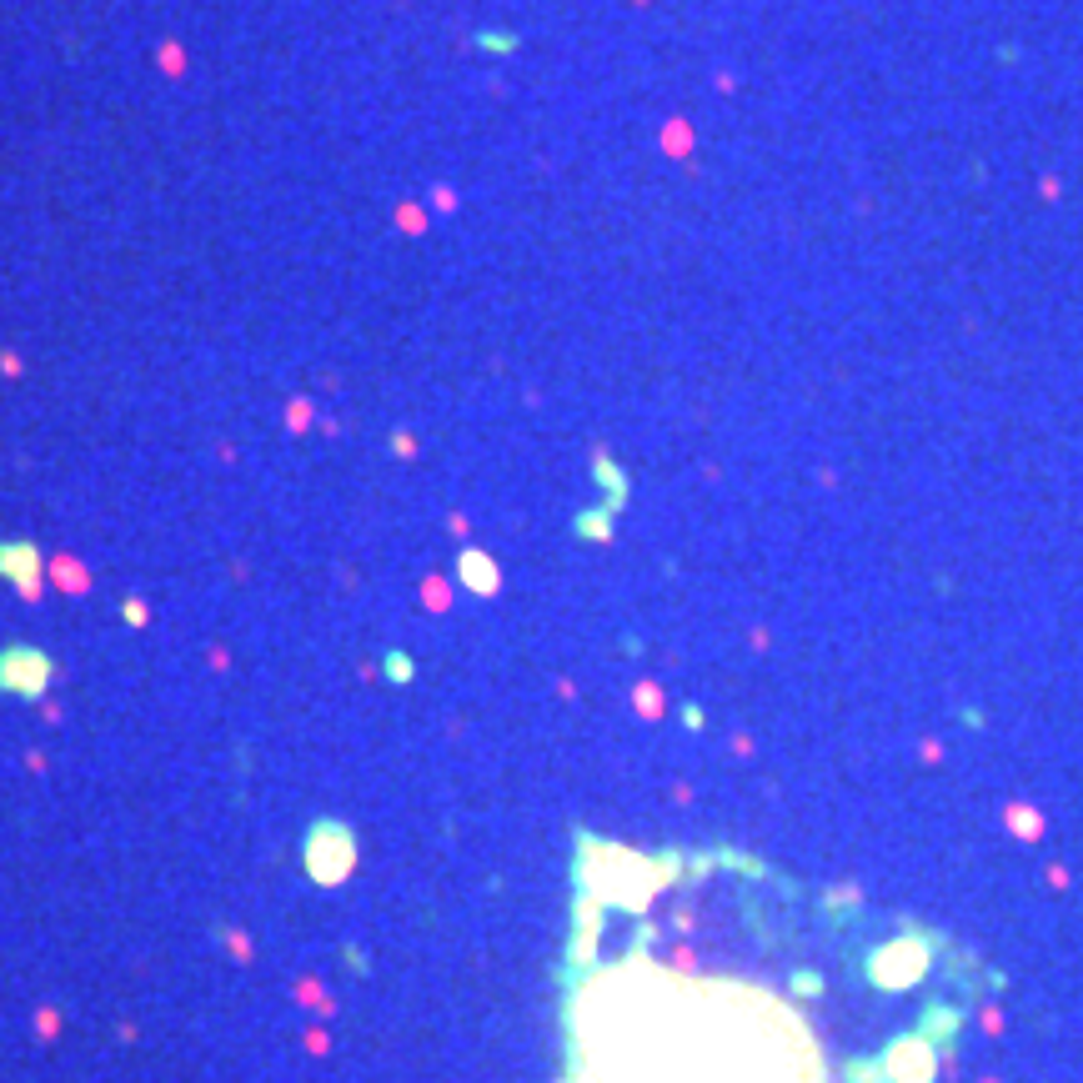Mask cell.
Instances as JSON below:
<instances>
[{
	"label": "cell",
	"instance_id": "1",
	"mask_svg": "<svg viewBox=\"0 0 1083 1083\" xmlns=\"http://www.w3.org/2000/svg\"><path fill=\"white\" fill-rule=\"evenodd\" d=\"M592 913L622 948L597 958L577 993L582 1083H933L948 1033L843 1043L838 1023L888 1013L928 978L848 1013L833 993L863 978L898 938L833 923L798 888L722 878L717 863L627 858L622 883L592 888Z\"/></svg>",
	"mask_w": 1083,
	"mask_h": 1083
},
{
	"label": "cell",
	"instance_id": "2",
	"mask_svg": "<svg viewBox=\"0 0 1083 1083\" xmlns=\"http://www.w3.org/2000/svg\"><path fill=\"white\" fill-rule=\"evenodd\" d=\"M46 682V657L31 652V647H11L6 657H0V687L11 692H41Z\"/></svg>",
	"mask_w": 1083,
	"mask_h": 1083
},
{
	"label": "cell",
	"instance_id": "3",
	"mask_svg": "<svg viewBox=\"0 0 1083 1083\" xmlns=\"http://www.w3.org/2000/svg\"><path fill=\"white\" fill-rule=\"evenodd\" d=\"M0 572H11L21 592H36V552L31 547H0Z\"/></svg>",
	"mask_w": 1083,
	"mask_h": 1083
},
{
	"label": "cell",
	"instance_id": "4",
	"mask_svg": "<svg viewBox=\"0 0 1083 1083\" xmlns=\"http://www.w3.org/2000/svg\"><path fill=\"white\" fill-rule=\"evenodd\" d=\"M477 46H482V51H517V36H512V31H482Z\"/></svg>",
	"mask_w": 1083,
	"mask_h": 1083
}]
</instances>
